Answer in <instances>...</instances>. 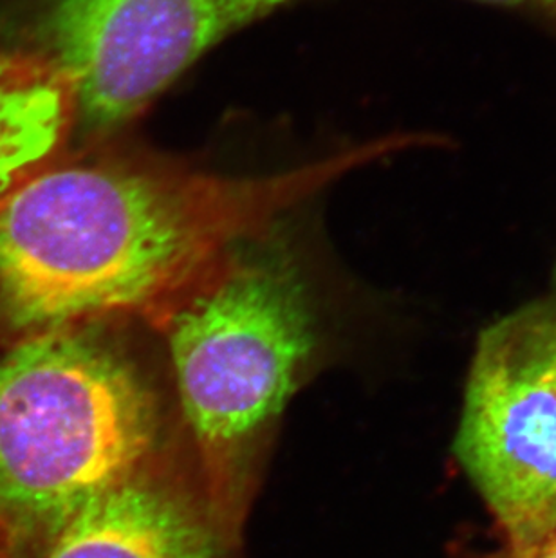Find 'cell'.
<instances>
[{
	"instance_id": "6da1fadb",
	"label": "cell",
	"mask_w": 556,
	"mask_h": 558,
	"mask_svg": "<svg viewBox=\"0 0 556 558\" xmlns=\"http://www.w3.org/2000/svg\"><path fill=\"white\" fill-rule=\"evenodd\" d=\"M396 147L392 140L264 175L132 156L46 165L0 199V306L32 332L153 318L226 252Z\"/></svg>"
},
{
	"instance_id": "7a4b0ae2",
	"label": "cell",
	"mask_w": 556,
	"mask_h": 558,
	"mask_svg": "<svg viewBox=\"0 0 556 558\" xmlns=\"http://www.w3.org/2000/svg\"><path fill=\"white\" fill-rule=\"evenodd\" d=\"M158 428L153 390L89 324L29 332L0 354V551H37L142 474Z\"/></svg>"
},
{
	"instance_id": "3957f363",
	"label": "cell",
	"mask_w": 556,
	"mask_h": 558,
	"mask_svg": "<svg viewBox=\"0 0 556 558\" xmlns=\"http://www.w3.org/2000/svg\"><path fill=\"white\" fill-rule=\"evenodd\" d=\"M271 232L226 252L150 318L167 338L211 517L228 532L244 459L293 395L318 340L307 280Z\"/></svg>"
},
{
	"instance_id": "277c9868",
	"label": "cell",
	"mask_w": 556,
	"mask_h": 558,
	"mask_svg": "<svg viewBox=\"0 0 556 558\" xmlns=\"http://www.w3.org/2000/svg\"><path fill=\"white\" fill-rule=\"evenodd\" d=\"M456 453L509 554L556 532V291L481 332Z\"/></svg>"
},
{
	"instance_id": "5b68a950",
	"label": "cell",
	"mask_w": 556,
	"mask_h": 558,
	"mask_svg": "<svg viewBox=\"0 0 556 558\" xmlns=\"http://www.w3.org/2000/svg\"><path fill=\"white\" fill-rule=\"evenodd\" d=\"M300 0H43L38 51L62 74L76 120L111 134L208 49Z\"/></svg>"
},
{
	"instance_id": "8992f818",
	"label": "cell",
	"mask_w": 556,
	"mask_h": 558,
	"mask_svg": "<svg viewBox=\"0 0 556 558\" xmlns=\"http://www.w3.org/2000/svg\"><path fill=\"white\" fill-rule=\"evenodd\" d=\"M37 558H225L210 511L137 474L69 515Z\"/></svg>"
},
{
	"instance_id": "52a82bcc",
	"label": "cell",
	"mask_w": 556,
	"mask_h": 558,
	"mask_svg": "<svg viewBox=\"0 0 556 558\" xmlns=\"http://www.w3.org/2000/svg\"><path fill=\"white\" fill-rule=\"evenodd\" d=\"M76 120L62 74L0 38V199L44 169Z\"/></svg>"
},
{
	"instance_id": "ba28073f",
	"label": "cell",
	"mask_w": 556,
	"mask_h": 558,
	"mask_svg": "<svg viewBox=\"0 0 556 558\" xmlns=\"http://www.w3.org/2000/svg\"><path fill=\"white\" fill-rule=\"evenodd\" d=\"M486 4L504 5V8H519V10L535 11L556 19V0H478Z\"/></svg>"
},
{
	"instance_id": "9c48e42d",
	"label": "cell",
	"mask_w": 556,
	"mask_h": 558,
	"mask_svg": "<svg viewBox=\"0 0 556 558\" xmlns=\"http://www.w3.org/2000/svg\"><path fill=\"white\" fill-rule=\"evenodd\" d=\"M509 558H556V532L542 538L541 543L533 544L524 551L509 554Z\"/></svg>"
}]
</instances>
